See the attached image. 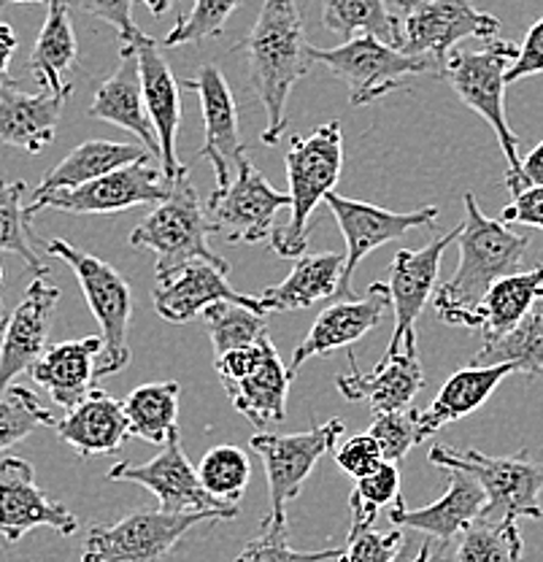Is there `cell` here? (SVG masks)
<instances>
[{"mask_svg":"<svg viewBox=\"0 0 543 562\" xmlns=\"http://www.w3.org/2000/svg\"><path fill=\"white\" fill-rule=\"evenodd\" d=\"M500 222H506V225L539 227V231H543V187L524 190L522 195L513 198V201L500 211Z\"/></svg>","mask_w":543,"mask_h":562,"instance_id":"obj_51","label":"cell"},{"mask_svg":"<svg viewBox=\"0 0 543 562\" xmlns=\"http://www.w3.org/2000/svg\"><path fill=\"white\" fill-rule=\"evenodd\" d=\"M60 441L79 457H103L125 447L131 438V422L125 406L103 390H92L73 412L55 425Z\"/></svg>","mask_w":543,"mask_h":562,"instance_id":"obj_31","label":"cell"},{"mask_svg":"<svg viewBox=\"0 0 543 562\" xmlns=\"http://www.w3.org/2000/svg\"><path fill=\"white\" fill-rule=\"evenodd\" d=\"M142 3L149 5V11L155 16H162V14H168V9L173 5V0H142Z\"/></svg>","mask_w":543,"mask_h":562,"instance_id":"obj_55","label":"cell"},{"mask_svg":"<svg viewBox=\"0 0 543 562\" xmlns=\"http://www.w3.org/2000/svg\"><path fill=\"white\" fill-rule=\"evenodd\" d=\"M241 46L247 52L249 81L268 114L262 144L276 146L287 131L292 87L314 66L297 0H262L252 33Z\"/></svg>","mask_w":543,"mask_h":562,"instance_id":"obj_1","label":"cell"},{"mask_svg":"<svg viewBox=\"0 0 543 562\" xmlns=\"http://www.w3.org/2000/svg\"><path fill=\"white\" fill-rule=\"evenodd\" d=\"M181 87L197 92L201 98L203 131H206L201 157L212 162L214 173H217V187H227L236 176L238 160L244 157L241 133H238V105L230 85H227L225 74L214 63H208V66H201L192 79L181 81Z\"/></svg>","mask_w":543,"mask_h":562,"instance_id":"obj_21","label":"cell"},{"mask_svg":"<svg viewBox=\"0 0 543 562\" xmlns=\"http://www.w3.org/2000/svg\"><path fill=\"white\" fill-rule=\"evenodd\" d=\"M471 366H513L517 373L539 376L543 371V297L508 336L482 344Z\"/></svg>","mask_w":543,"mask_h":562,"instance_id":"obj_37","label":"cell"},{"mask_svg":"<svg viewBox=\"0 0 543 562\" xmlns=\"http://www.w3.org/2000/svg\"><path fill=\"white\" fill-rule=\"evenodd\" d=\"M73 92H52L41 87L36 95H27L14 79L0 85V144L38 155L55 140L63 105Z\"/></svg>","mask_w":543,"mask_h":562,"instance_id":"obj_27","label":"cell"},{"mask_svg":"<svg viewBox=\"0 0 543 562\" xmlns=\"http://www.w3.org/2000/svg\"><path fill=\"white\" fill-rule=\"evenodd\" d=\"M403 501L400 495V471L395 462H382L373 473L358 479L349 506H352V527H376L378 512L393 508Z\"/></svg>","mask_w":543,"mask_h":562,"instance_id":"obj_43","label":"cell"},{"mask_svg":"<svg viewBox=\"0 0 543 562\" xmlns=\"http://www.w3.org/2000/svg\"><path fill=\"white\" fill-rule=\"evenodd\" d=\"M109 482H131L142 484L160 501L162 512L184 514V512H225L227 506L214 501L203 490L197 479V468L186 460L181 438H173L162 447L155 460L136 465V462H116L109 468Z\"/></svg>","mask_w":543,"mask_h":562,"instance_id":"obj_18","label":"cell"},{"mask_svg":"<svg viewBox=\"0 0 543 562\" xmlns=\"http://www.w3.org/2000/svg\"><path fill=\"white\" fill-rule=\"evenodd\" d=\"M341 432V419H330L306 432H292V436L257 432L252 438V449L265 465L268 492H271V512L262 525L279 527V530L287 527V503L301 495L303 484L312 476L317 462L325 454L336 452Z\"/></svg>","mask_w":543,"mask_h":562,"instance_id":"obj_12","label":"cell"},{"mask_svg":"<svg viewBox=\"0 0 543 562\" xmlns=\"http://www.w3.org/2000/svg\"><path fill=\"white\" fill-rule=\"evenodd\" d=\"M36 527H52L60 536H73L79 519L63 503L52 501L36 484V468L22 457L0 460V536L16 543Z\"/></svg>","mask_w":543,"mask_h":562,"instance_id":"obj_17","label":"cell"},{"mask_svg":"<svg viewBox=\"0 0 543 562\" xmlns=\"http://www.w3.org/2000/svg\"><path fill=\"white\" fill-rule=\"evenodd\" d=\"M101 351V336H87L79 338V341L55 344L31 368V379L49 392L57 406L66 408V412H73L95 390V366Z\"/></svg>","mask_w":543,"mask_h":562,"instance_id":"obj_28","label":"cell"},{"mask_svg":"<svg viewBox=\"0 0 543 562\" xmlns=\"http://www.w3.org/2000/svg\"><path fill=\"white\" fill-rule=\"evenodd\" d=\"M389 306V286L384 281H376L365 290L362 297L352 301L330 303L323 314L314 319L312 330L306 333L292 355L290 371L297 373V368L306 360L319 355H330L336 349H349L362 341L371 330H376L378 322L384 319Z\"/></svg>","mask_w":543,"mask_h":562,"instance_id":"obj_24","label":"cell"},{"mask_svg":"<svg viewBox=\"0 0 543 562\" xmlns=\"http://www.w3.org/2000/svg\"><path fill=\"white\" fill-rule=\"evenodd\" d=\"M343 549H319V552H297L287 541V527H268L247 543L236 562H330L341 558Z\"/></svg>","mask_w":543,"mask_h":562,"instance_id":"obj_45","label":"cell"},{"mask_svg":"<svg viewBox=\"0 0 543 562\" xmlns=\"http://www.w3.org/2000/svg\"><path fill=\"white\" fill-rule=\"evenodd\" d=\"M535 187H543V140L528 151V157H522V168H519L517 181L508 190L517 198L524 190H535Z\"/></svg>","mask_w":543,"mask_h":562,"instance_id":"obj_52","label":"cell"},{"mask_svg":"<svg viewBox=\"0 0 543 562\" xmlns=\"http://www.w3.org/2000/svg\"><path fill=\"white\" fill-rule=\"evenodd\" d=\"M208 338L214 344V357L227 355L244 347H252L268 333L265 316L238 303H214L203 312Z\"/></svg>","mask_w":543,"mask_h":562,"instance_id":"obj_41","label":"cell"},{"mask_svg":"<svg viewBox=\"0 0 543 562\" xmlns=\"http://www.w3.org/2000/svg\"><path fill=\"white\" fill-rule=\"evenodd\" d=\"M16 33L9 22H0V85L9 81V66H11V57L16 52Z\"/></svg>","mask_w":543,"mask_h":562,"instance_id":"obj_54","label":"cell"},{"mask_svg":"<svg viewBox=\"0 0 543 562\" xmlns=\"http://www.w3.org/2000/svg\"><path fill=\"white\" fill-rule=\"evenodd\" d=\"M463 211L457 271L435 292L433 301L438 316L446 325H454L457 316L473 312L495 281L519 273L517 268L530 249V238L484 214L473 192H465Z\"/></svg>","mask_w":543,"mask_h":562,"instance_id":"obj_2","label":"cell"},{"mask_svg":"<svg viewBox=\"0 0 543 562\" xmlns=\"http://www.w3.org/2000/svg\"><path fill=\"white\" fill-rule=\"evenodd\" d=\"M282 209H290V195L279 192L247 155L238 160L230 184L217 187L206 203L214 236L230 244L271 241L273 220Z\"/></svg>","mask_w":543,"mask_h":562,"instance_id":"obj_13","label":"cell"},{"mask_svg":"<svg viewBox=\"0 0 543 562\" xmlns=\"http://www.w3.org/2000/svg\"><path fill=\"white\" fill-rule=\"evenodd\" d=\"M460 231H463V225L422 246V249H400L393 257L387 286L389 303L395 308V327L382 360H395L398 355H417V319L435 292L443 251L449 249L454 238H460Z\"/></svg>","mask_w":543,"mask_h":562,"instance_id":"obj_14","label":"cell"},{"mask_svg":"<svg viewBox=\"0 0 543 562\" xmlns=\"http://www.w3.org/2000/svg\"><path fill=\"white\" fill-rule=\"evenodd\" d=\"M0 3H46L49 5L52 0H0Z\"/></svg>","mask_w":543,"mask_h":562,"instance_id":"obj_57","label":"cell"},{"mask_svg":"<svg viewBox=\"0 0 543 562\" xmlns=\"http://www.w3.org/2000/svg\"><path fill=\"white\" fill-rule=\"evenodd\" d=\"M343 262H347V255H338V251L303 255L282 284L268 286L257 297H260L265 314L301 312V308H312L314 303L327 301V297L352 301L358 295H349L343 290Z\"/></svg>","mask_w":543,"mask_h":562,"instance_id":"obj_29","label":"cell"},{"mask_svg":"<svg viewBox=\"0 0 543 562\" xmlns=\"http://www.w3.org/2000/svg\"><path fill=\"white\" fill-rule=\"evenodd\" d=\"M417 408H406V412L395 414H378L373 417V425L367 427L373 438L382 447L384 462H398L417 447Z\"/></svg>","mask_w":543,"mask_h":562,"instance_id":"obj_46","label":"cell"},{"mask_svg":"<svg viewBox=\"0 0 543 562\" xmlns=\"http://www.w3.org/2000/svg\"><path fill=\"white\" fill-rule=\"evenodd\" d=\"M57 301H60V286L36 277L11 312L0 344V397L20 373H31L46 351Z\"/></svg>","mask_w":543,"mask_h":562,"instance_id":"obj_22","label":"cell"},{"mask_svg":"<svg viewBox=\"0 0 543 562\" xmlns=\"http://www.w3.org/2000/svg\"><path fill=\"white\" fill-rule=\"evenodd\" d=\"M173 184L162 176L160 168H151L149 162H133V166L111 171L79 190H63L55 195H46L25 206V214L31 216L38 211L52 209L63 214H120V211L151 206L162 203L171 195Z\"/></svg>","mask_w":543,"mask_h":562,"instance_id":"obj_15","label":"cell"},{"mask_svg":"<svg viewBox=\"0 0 543 562\" xmlns=\"http://www.w3.org/2000/svg\"><path fill=\"white\" fill-rule=\"evenodd\" d=\"M68 9H71L68 0H52L49 14H46L31 55L33 76L44 90L52 92H73V85L63 81V74L71 70L76 66V57H79Z\"/></svg>","mask_w":543,"mask_h":562,"instance_id":"obj_34","label":"cell"},{"mask_svg":"<svg viewBox=\"0 0 543 562\" xmlns=\"http://www.w3.org/2000/svg\"><path fill=\"white\" fill-rule=\"evenodd\" d=\"M325 206L332 211L343 233V241H347V251H343L347 255V262H343V290L349 295H354L352 277L367 251L398 241V238L417 231V227H433L438 216H441L438 206H425L419 211H408V214H398V211L373 206V203L365 201H349V198L338 195V192H330L325 198Z\"/></svg>","mask_w":543,"mask_h":562,"instance_id":"obj_16","label":"cell"},{"mask_svg":"<svg viewBox=\"0 0 543 562\" xmlns=\"http://www.w3.org/2000/svg\"><path fill=\"white\" fill-rule=\"evenodd\" d=\"M41 244L52 257L66 262L76 273L81 292L87 297V306H90L98 325H101L103 351L98 357L95 379L114 376L131 362V347H127V330H131L133 319L131 284L106 260L87 255L84 249H76L63 238H49V241Z\"/></svg>","mask_w":543,"mask_h":562,"instance_id":"obj_6","label":"cell"},{"mask_svg":"<svg viewBox=\"0 0 543 562\" xmlns=\"http://www.w3.org/2000/svg\"><path fill=\"white\" fill-rule=\"evenodd\" d=\"M487 506V495L478 482L463 471H449V487L435 503L422 508H408L398 501L389 508V519L398 530H417L438 547V558L476 522Z\"/></svg>","mask_w":543,"mask_h":562,"instance_id":"obj_23","label":"cell"},{"mask_svg":"<svg viewBox=\"0 0 543 562\" xmlns=\"http://www.w3.org/2000/svg\"><path fill=\"white\" fill-rule=\"evenodd\" d=\"M454 562H524L519 522H495V519L478 517L460 536Z\"/></svg>","mask_w":543,"mask_h":562,"instance_id":"obj_40","label":"cell"},{"mask_svg":"<svg viewBox=\"0 0 543 562\" xmlns=\"http://www.w3.org/2000/svg\"><path fill=\"white\" fill-rule=\"evenodd\" d=\"M0 11H3V3H0Z\"/></svg>","mask_w":543,"mask_h":562,"instance_id":"obj_58","label":"cell"},{"mask_svg":"<svg viewBox=\"0 0 543 562\" xmlns=\"http://www.w3.org/2000/svg\"><path fill=\"white\" fill-rule=\"evenodd\" d=\"M312 60L317 66H325L336 79L347 85L352 109H362V105L389 95L411 76H441V68L428 57L406 55L403 49H395L376 38H352L332 49L312 44Z\"/></svg>","mask_w":543,"mask_h":562,"instance_id":"obj_9","label":"cell"},{"mask_svg":"<svg viewBox=\"0 0 543 562\" xmlns=\"http://www.w3.org/2000/svg\"><path fill=\"white\" fill-rule=\"evenodd\" d=\"M127 44H133L138 55L146 111H149L157 140H160V171L171 184H177L190 171L186 166H181L177 155V136L181 127V85L155 38L138 33Z\"/></svg>","mask_w":543,"mask_h":562,"instance_id":"obj_19","label":"cell"},{"mask_svg":"<svg viewBox=\"0 0 543 562\" xmlns=\"http://www.w3.org/2000/svg\"><path fill=\"white\" fill-rule=\"evenodd\" d=\"M179 395L181 386L177 382L136 386L122 401L127 422H131V436L144 438L157 447H166L173 438H179Z\"/></svg>","mask_w":543,"mask_h":562,"instance_id":"obj_36","label":"cell"},{"mask_svg":"<svg viewBox=\"0 0 543 562\" xmlns=\"http://www.w3.org/2000/svg\"><path fill=\"white\" fill-rule=\"evenodd\" d=\"M144 160H149V151L138 144H122V140L103 138L84 140V144L73 146L55 168H49V173L33 190V201L55 195V192L63 190H79V187L90 184V181L101 179V176Z\"/></svg>","mask_w":543,"mask_h":562,"instance_id":"obj_33","label":"cell"},{"mask_svg":"<svg viewBox=\"0 0 543 562\" xmlns=\"http://www.w3.org/2000/svg\"><path fill=\"white\" fill-rule=\"evenodd\" d=\"M27 192L25 181L0 179V251H11L20 257L36 277L49 273V262L38 257L33 244L38 241L31 227V216L22 206V195Z\"/></svg>","mask_w":543,"mask_h":562,"instance_id":"obj_38","label":"cell"},{"mask_svg":"<svg viewBox=\"0 0 543 562\" xmlns=\"http://www.w3.org/2000/svg\"><path fill=\"white\" fill-rule=\"evenodd\" d=\"M543 74V16L530 27L524 41L519 44L517 60L511 63L506 70V87L513 81H522L528 76Z\"/></svg>","mask_w":543,"mask_h":562,"instance_id":"obj_50","label":"cell"},{"mask_svg":"<svg viewBox=\"0 0 543 562\" xmlns=\"http://www.w3.org/2000/svg\"><path fill=\"white\" fill-rule=\"evenodd\" d=\"M323 27L352 38H376L400 49V20L387 0H323Z\"/></svg>","mask_w":543,"mask_h":562,"instance_id":"obj_35","label":"cell"},{"mask_svg":"<svg viewBox=\"0 0 543 562\" xmlns=\"http://www.w3.org/2000/svg\"><path fill=\"white\" fill-rule=\"evenodd\" d=\"M517 373L513 366H468L460 368L454 376L446 379V384L438 390L425 412L417 414V441H428L430 436H435L441 427L452 425V422L471 417L476 408H482L484 403L493 397V392L498 390L500 382L506 376Z\"/></svg>","mask_w":543,"mask_h":562,"instance_id":"obj_32","label":"cell"},{"mask_svg":"<svg viewBox=\"0 0 543 562\" xmlns=\"http://www.w3.org/2000/svg\"><path fill=\"white\" fill-rule=\"evenodd\" d=\"M57 419L38 401L36 392L11 384L0 397V452L25 441L38 427H55Z\"/></svg>","mask_w":543,"mask_h":562,"instance_id":"obj_42","label":"cell"},{"mask_svg":"<svg viewBox=\"0 0 543 562\" xmlns=\"http://www.w3.org/2000/svg\"><path fill=\"white\" fill-rule=\"evenodd\" d=\"M336 386L347 401H365L373 417H378L411 408L425 386V371L417 355H398L395 360H378L371 373H362L349 351V371L336 379Z\"/></svg>","mask_w":543,"mask_h":562,"instance_id":"obj_25","label":"cell"},{"mask_svg":"<svg viewBox=\"0 0 543 562\" xmlns=\"http://www.w3.org/2000/svg\"><path fill=\"white\" fill-rule=\"evenodd\" d=\"M197 479L214 501L227 508H236L252 479V462L241 447L222 443L203 454L201 465H197Z\"/></svg>","mask_w":543,"mask_h":562,"instance_id":"obj_39","label":"cell"},{"mask_svg":"<svg viewBox=\"0 0 543 562\" xmlns=\"http://www.w3.org/2000/svg\"><path fill=\"white\" fill-rule=\"evenodd\" d=\"M212 236L214 227L208 222L206 209H203L201 195L184 176L173 184L171 195L157 203L155 211L131 233V246H142L155 255L157 279L197 260L230 268L208 244Z\"/></svg>","mask_w":543,"mask_h":562,"instance_id":"obj_5","label":"cell"},{"mask_svg":"<svg viewBox=\"0 0 543 562\" xmlns=\"http://www.w3.org/2000/svg\"><path fill=\"white\" fill-rule=\"evenodd\" d=\"M403 543V532L395 527L389 532H378L376 527H352L349 547L343 549L338 562H393Z\"/></svg>","mask_w":543,"mask_h":562,"instance_id":"obj_47","label":"cell"},{"mask_svg":"<svg viewBox=\"0 0 543 562\" xmlns=\"http://www.w3.org/2000/svg\"><path fill=\"white\" fill-rule=\"evenodd\" d=\"M87 114L92 120L109 122V125L133 133L149 155L160 157V140H157L155 125H151L149 111H146L142 70H138V55L133 44H122L120 66L98 87Z\"/></svg>","mask_w":543,"mask_h":562,"instance_id":"obj_26","label":"cell"},{"mask_svg":"<svg viewBox=\"0 0 543 562\" xmlns=\"http://www.w3.org/2000/svg\"><path fill=\"white\" fill-rule=\"evenodd\" d=\"M543 297V266L495 281L476 308L457 316L454 327L482 330V344L508 336Z\"/></svg>","mask_w":543,"mask_h":562,"instance_id":"obj_30","label":"cell"},{"mask_svg":"<svg viewBox=\"0 0 543 562\" xmlns=\"http://www.w3.org/2000/svg\"><path fill=\"white\" fill-rule=\"evenodd\" d=\"M393 9L400 20V49L433 60L441 76L460 41H493L500 33L498 16L478 11L473 0H398Z\"/></svg>","mask_w":543,"mask_h":562,"instance_id":"obj_11","label":"cell"},{"mask_svg":"<svg viewBox=\"0 0 543 562\" xmlns=\"http://www.w3.org/2000/svg\"><path fill=\"white\" fill-rule=\"evenodd\" d=\"M68 5L109 22L111 27H116L122 44H127V41L142 33L133 25V0H68Z\"/></svg>","mask_w":543,"mask_h":562,"instance_id":"obj_49","label":"cell"},{"mask_svg":"<svg viewBox=\"0 0 543 562\" xmlns=\"http://www.w3.org/2000/svg\"><path fill=\"white\" fill-rule=\"evenodd\" d=\"M428 460L446 471H463L478 482L487 495L484 519L495 522H519V519H543L541 492H543V465L530 460L528 452L508 457L484 454L478 449L446 447L433 443Z\"/></svg>","mask_w":543,"mask_h":562,"instance_id":"obj_4","label":"cell"},{"mask_svg":"<svg viewBox=\"0 0 543 562\" xmlns=\"http://www.w3.org/2000/svg\"><path fill=\"white\" fill-rule=\"evenodd\" d=\"M0 286H3V266H0ZM9 312H5L3 306V295H0V333L5 330V325H9Z\"/></svg>","mask_w":543,"mask_h":562,"instance_id":"obj_56","label":"cell"},{"mask_svg":"<svg viewBox=\"0 0 543 562\" xmlns=\"http://www.w3.org/2000/svg\"><path fill=\"white\" fill-rule=\"evenodd\" d=\"M227 273H230V268H219L212 266V262L197 260L168 273V277H160L155 290H151L155 312L162 319L173 322V325L192 322L195 316L206 312L208 306H214V303H238V306H247L265 316L260 297L233 290Z\"/></svg>","mask_w":543,"mask_h":562,"instance_id":"obj_20","label":"cell"},{"mask_svg":"<svg viewBox=\"0 0 543 562\" xmlns=\"http://www.w3.org/2000/svg\"><path fill=\"white\" fill-rule=\"evenodd\" d=\"M214 368L233 408L252 422L257 430H265L268 425L287 417V392L295 373L284 366L268 333L252 347L217 357Z\"/></svg>","mask_w":543,"mask_h":562,"instance_id":"obj_10","label":"cell"},{"mask_svg":"<svg viewBox=\"0 0 543 562\" xmlns=\"http://www.w3.org/2000/svg\"><path fill=\"white\" fill-rule=\"evenodd\" d=\"M238 508L225 512H133L114 525H92L81 562H162L181 538L201 522L236 519Z\"/></svg>","mask_w":543,"mask_h":562,"instance_id":"obj_8","label":"cell"},{"mask_svg":"<svg viewBox=\"0 0 543 562\" xmlns=\"http://www.w3.org/2000/svg\"><path fill=\"white\" fill-rule=\"evenodd\" d=\"M332 457H336V465L341 468L347 476H352L354 482L367 476V473H373L384 462L382 447H378V441L367 430L343 438L336 447V452H332Z\"/></svg>","mask_w":543,"mask_h":562,"instance_id":"obj_48","label":"cell"},{"mask_svg":"<svg viewBox=\"0 0 543 562\" xmlns=\"http://www.w3.org/2000/svg\"><path fill=\"white\" fill-rule=\"evenodd\" d=\"M244 0H195L190 14L181 16L177 27L166 35L162 46H166V49H177L181 44L217 38V35L225 31V22L230 20L233 11Z\"/></svg>","mask_w":543,"mask_h":562,"instance_id":"obj_44","label":"cell"},{"mask_svg":"<svg viewBox=\"0 0 543 562\" xmlns=\"http://www.w3.org/2000/svg\"><path fill=\"white\" fill-rule=\"evenodd\" d=\"M519 46L511 41H487L484 49H454L449 57L446 79L452 85L454 95L460 98L468 109L476 111L482 120L489 122V127L498 136L500 149H504L508 171L506 187L517 181L522 157H519V136L511 131L506 116V70L517 60Z\"/></svg>","mask_w":543,"mask_h":562,"instance_id":"obj_7","label":"cell"},{"mask_svg":"<svg viewBox=\"0 0 543 562\" xmlns=\"http://www.w3.org/2000/svg\"><path fill=\"white\" fill-rule=\"evenodd\" d=\"M417 530L403 532V543L395 554L393 562H435L438 560V547L430 541L428 536L417 538Z\"/></svg>","mask_w":543,"mask_h":562,"instance_id":"obj_53","label":"cell"},{"mask_svg":"<svg viewBox=\"0 0 543 562\" xmlns=\"http://www.w3.org/2000/svg\"><path fill=\"white\" fill-rule=\"evenodd\" d=\"M287 162L290 222L273 227L271 246L279 257L301 260L308 246V220L330 192H336L343 171V131L332 120L319 125L312 136H292Z\"/></svg>","mask_w":543,"mask_h":562,"instance_id":"obj_3","label":"cell"}]
</instances>
